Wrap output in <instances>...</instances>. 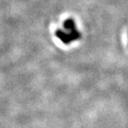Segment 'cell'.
<instances>
[{"mask_svg": "<svg viewBox=\"0 0 128 128\" xmlns=\"http://www.w3.org/2000/svg\"><path fill=\"white\" fill-rule=\"evenodd\" d=\"M55 35L62 43L69 45L81 38V32L73 19H67L60 28L56 30Z\"/></svg>", "mask_w": 128, "mask_h": 128, "instance_id": "obj_1", "label": "cell"}]
</instances>
